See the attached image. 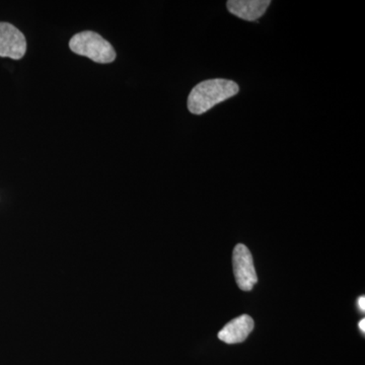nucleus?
<instances>
[{
	"mask_svg": "<svg viewBox=\"0 0 365 365\" xmlns=\"http://www.w3.org/2000/svg\"><path fill=\"white\" fill-rule=\"evenodd\" d=\"M240 91L239 86L228 79H207L194 86L188 97V109L192 114L201 115L212 109L215 105L235 97Z\"/></svg>",
	"mask_w": 365,
	"mask_h": 365,
	"instance_id": "obj_1",
	"label": "nucleus"
},
{
	"mask_svg": "<svg viewBox=\"0 0 365 365\" xmlns=\"http://www.w3.org/2000/svg\"><path fill=\"white\" fill-rule=\"evenodd\" d=\"M72 52L88 57L97 63H112L116 59L114 48L102 36L91 31L76 34L69 41Z\"/></svg>",
	"mask_w": 365,
	"mask_h": 365,
	"instance_id": "obj_2",
	"label": "nucleus"
},
{
	"mask_svg": "<svg viewBox=\"0 0 365 365\" xmlns=\"http://www.w3.org/2000/svg\"><path fill=\"white\" fill-rule=\"evenodd\" d=\"M232 265L237 287L242 292H251L258 282V277L255 270L253 256L245 245L235 246L232 254Z\"/></svg>",
	"mask_w": 365,
	"mask_h": 365,
	"instance_id": "obj_3",
	"label": "nucleus"
},
{
	"mask_svg": "<svg viewBox=\"0 0 365 365\" xmlns=\"http://www.w3.org/2000/svg\"><path fill=\"white\" fill-rule=\"evenodd\" d=\"M26 41L19 29L9 23H0V57L20 60L25 56Z\"/></svg>",
	"mask_w": 365,
	"mask_h": 365,
	"instance_id": "obj_4",
	"label": "nucleus"
},
{
	"mask_svg": "<svg viewBox=\"0 0 365 365\" xmlns=\"http://www.w3.org/2000/svg\"><path fill=\"white\" fill-rule=\"evenodd\" d=\"M270 0H230L227 9L230 14L244 21L259 20L266 13Z\"/></svg>",
	"mask_w": 365,
	"mask_h": 365,
	"instance_id": "obj_5",
	"label": "nucleus"
},
{
	"mask_svg": "<svg viewBox=\"0 0 365 365\" xmlns=\"http://www.w3.org/2000/svg\"><path fill=\"white\" fill-rule=\"evenodd\" d=\"M254 327V319L248 314H242L223 327L222 330L218 333V338L227 344H237L248 338Z\"/></svg>",
	"mask_w": 365,
	"mask_h": 365,
	"instance_id": "obj_6",
	"label": "nucleus"
},
{
	"mask_svg": "<svg viewBox=\"0 0 365 365\" xmlns=\"http://www.w3.org/2000/svg\"><path fill=\"white\" fill-rule=\"evenodd\" d=\"M359 304L360 311L364 312L365 311V297H360V299L359 300Z\"/></svg>",
	"mask_w": 365,
	"mask_h": 365,
	"instance_id": "obj_7",
	"label": "nucleus"
},
{
	"mask_svg": "<svg viewBox=\"0 0 365 365\" xmlns=\"http://www.w3.org/2000/svg\"><path fill=\"white\" fill-rule=\"evenodd\" d=\"M359 328L360 330L362 331V333H365V319H361V321L359 322Z\"/></svg>",
	"mask_w": 365,
	"mask_h": 365,
	"instance_id": "obj_8",
	"label": "nucleus"
}]
</instances>
